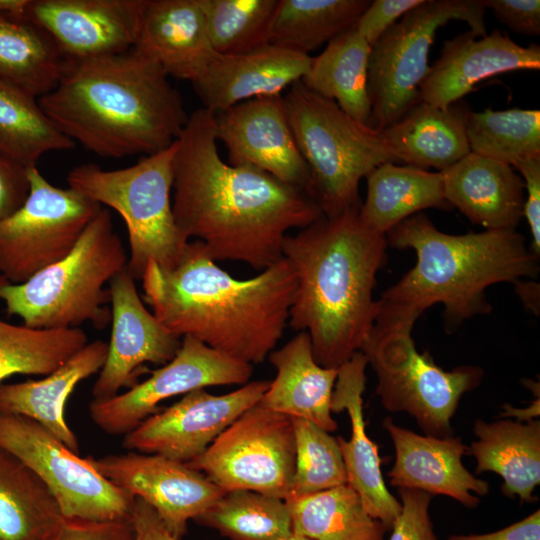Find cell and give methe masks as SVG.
I'll list each match as a JSON object with an SVG mask.
<instances>
[{
	"label": "cell",
	"instance_id": "53",
	"mask_svg": "<svg viewBox=\"0 0 540 540\" xmlns=\"http://www.w3.org/2000/svg\"><path fill=\"white\" fill-rule=\"evenodd\" d=\"M282 540H310V539L305 536L292 532L290 535H288Z\"/></svg>",
	"mask_w": 540,
	"mask_h": 540
},
{
	"label": "cell",
	"instance_id": "41",
	"mask_svg": "<svg viewBox=\"0 0 540 540\" xmlns=\"http://www.w3.org/2000/svg\"><path fill=\"white\" fill-rule=\"evenodd\" d=\"M292 422L295 468L290 494H313L347 484L338 439L310 421L292 418Z\"/></svg>",
	"mask_w": 540,
	"mask_h": 540
},
{
	"label": "cell",
	"instance_id": "6",
	"mask_svg": "<svg viewBox=\"0 0 540 540\" xmlns=\"http://www.w3.org/2000/svg\"><path fill=\"white\" fill-rule=\"evenodd\" d=\"M127 255L114 231L110 212L102 207L68 255L27 281L12 284L0 275V300L9 315L35 329H96L111 321L107 283L126 268Z\"/></svg>",
	"mask_w": 540,
	"mask_h": 540
},
{
	"label": "cell",
	"instance_id": "37",
	"mask_svg": "<svg viewBox=\"0 0 540 540\" xmlns=\"http://www.w3.org/2000/svg\"><path fill=\"white\" fill-rule=\"evenodd\" d=\"M465 130L470 152L510 165L540 158V111L467 110Z\"/></svg>",
	"mask_w": 540,
	"mask_h": 540
},
{
	"label": "cell",
	"instance_id": "7",
	"mask_svg": "<svg viewBox=\"0 0 540 540\" xmlns=\"http://www.w3.org/2000/svg\"><path fill=\"white\" fill-rule=\"evenodd\" d=\"M283 98L310 172L313 197L325 217L360 207L361 179L384 163L399 164L380 131L356 121L301 81L291 85Z\"/></svg>",
	"mask_w": 540,
	"mask_h": 540
},
{
	"label": "cell",
	"instance_id": "36",
	"mask_svg": "<svg viewBox=\"0 0 540 540\" xmlns=\"http://www.w3.org/2000/svg\"><path fill=\"white\" fill-rule=\"evenodd\" d=\"M75 143L45 115L38 98L0 80V154L27 168L51 151Z\"/></svg>",
	"mask_w": 540,
	"mask_h": 540
},
{
	"label": "cell",
	"instance_id": "18",
	"mask_svg": "<svg viewBox=\"0 0 540 540\" xmlns=\"http://www.w3.org/2000/svg\"><path fill=\"white\" fill-rule=\"evenodd\" d=\"M145 0H27L22 14L46 31L66 60L133 49Z\"/></svg>",
	"mask_w": 540,
	"mask_h": 540
},
{
	"label": "cell",
	"instance_id": "47",
	"mask_svg": "<svg viewBox=\"0 0 540 540\" xmlns=\"http://www.w3.org/2000/svg\"><path fill=\"white\" fill-rule=\"evenodd\" d=\"M28 193L27 168L0 154V222L23 204Z\"/></svg>",
	"mask_w": 540,
	"mask_h": 540
},
{
	"label": "cell",
	"instance_id": "48",
	"mask_svg": "<svg viewBox=\"0 0 540 540\" xmlns=\"http://www.w3.org/2000/svg\"><path fill=\"white\" fill-rule=\"evenodd\" d=\"M133 540H177L167 529L156 511L135 497L131 514Z\"/></svg>",
	"mask_w": 540,
	"mask_h": 540
},
{
	"label": "cell",
	"instance_id": "46",
	"mask_svg": "<svg viewBox=\"0 0 540 540\" xmlns=\"http://www.w3.org/2000/svg\"><path fill=\"white\" fill-rule=\"evenodd\" d=\"M523 179L525 196L523 216L531 233V251L540 256V158L524 160L514 166Z\"/></svg>",
	"mask_w": 540,
	"mask_h": 540
},
{
	"label": "cell",
	"instance_id": "52",
	"mask_svg": "<svg viewBox=\"0 0 540 540\" xmlns=\"http://www.w3.org/2000/svg\"><path fill=\"white\" fill-rule=\"evenodd\" d=\"M27 0H0V11L22 13Z\"/></svg>",
	"mask_w": 540,
	"mask_h": 540
},
{
	"label": "cell",
	"instance_id": "40",
	"mask_svg": "<svg viewBox=\"0 0 540 540\" xmlns=\"http://www.w3.org/2000/svg\"><path fill=\"white\" fill-rule=\"evenodd\" d=\"M278 0H201L208 36L218 54L250 52L270 44Z\"/></svg>",
	"mask_w": 540,
	"mask_h": 540
},
{
	"label": "cell",
	"instance_id": "4",
	"mask_svg": "<svg viewBox=\"0 0 540 540\" xmlns=\"http://www.w3.org/2000/svg\"><path fill=\"white\" fill-rule=\"evenodd\" d=\"M38 102L65 136L105 158L163 151L189 117L167 74L134 50L67 60L57 86Z\"/></svg>",
	"mask_w": 540,
	"mask_h": 540
},
{
	"label": "cell",
	"instance_id": "39",
	"mask_svg": "<svg viewBox=\"0 0 540 540\" xmlns=\"http://www.w3.org/2000/svg\"><path fill=\"white\" fill-rule=\"evenodd\" d=\"M195 521L229 540H282L292 533L284 500L248 490L225 492Z\"/></svg>",
	"mask_w": 540,
	"mask_h": 540
},
{
	"label": "cell",
	"instance_id": "49",
	"mask_svg": "<svg viewBox=\"0 0 540 540\" xmlns=\"http://www.w3.org/2000/svg\"><path fill=\"white\" fill-rule=\"evenodd\" d=\"M448 540H540V511L495 532L451 535Z\"/></svg>",
	"mask_w": 540,
	"mask_h": 540
},
{
	"label": "cell",
	"instance_id": "17",
	"mask_svg": "<svg viewBox=\"0 0 540 540\" xmlns=\"http://www.w3.org/2000/svg\"><path fill=\"white\" fill-rule=\"evenodd\" d=\"M214 125L229 164L263 171L314 199L310 172L294 139L281 94L252 98L215 113Z\"/></svg>",
	"mask_w": 540,
	"mask_h": 540
},
{
	"label": "cell",
	"instance_id": "26",
	"mask_svg": "<svg viewBox=\"0 0 540 540\" xmlns=\"http://www.w3.org/2000/svg\"><path fill=\"white\" fill-rule=\"evenodd\" d=\"M267 358L276 376L259 403L291 418L310 421L329 433L336 431L331 400L338 369L316 362L308 333L300 331Z\"/></svg>",
	"mask_w": 540,
	"mask_h": 540
},
{
	"label": "cell",
	"instance_id": "29",
	"mask_svg": "<svg viewBox=\"0 0 540 540\" xmlns=\"http://www.w3.org/2000/svg\"><path fill=\"white\" fill-rule=\"evenodd\" d=\"M473 431L477 440L468 448L477 461L476 473H497L505 496L535 501L533 491L540 483V422L480 419Z\"/></svg>",
	"mask_w": 540,
	"mask_h": 540
},
{
	"label": "cell",
	"instance_id": "2",
	"mask_svg": "<svg viewBox=\"0 0 540 540\" xmlns=\"http://www.w3.org/2000/svg\"><path fill=\"white\" fill-rule=\"evenodd\" d=\"M141 281L144 301L170 332L251 365L262 363L281 339L297 286L284 257L240 280L220 268L198 240L189 241L170 268L149 263Z\"/></svg>",
	"mask_w": 540,
	"mask_h": 540
},
{
	"label": "cell",
	"instance_id": "15",
	"mask_svg": "<svg viewBox=\"0 0 540 540\" xmlns=\"http://www.w3.org/2000/svg\"><path fill=\"white\" fill-rule=\"evenodd\" d=\"M269 383L248 382L223 395L211 394L205 388L193 390L124 435L122 446L188 463L202 454L243 412L257 404Z\"/></svg>",
	"mask_w": 540,
	"mask_h": 540
},
{
	"label": "cell",
	"instance_id": "20",
	"mask_svg": "<svg viewBox=\"0 0 540 540\" xmlns=\"http://www.w3.org/2000/svg\"><path fill=\"white\" fill-rule=\"evenodd\" d=\"M470 30L445 41L420 85V99L447 108L483 79L515 70H539L540 46L523 47L493 30L480 39Z\"/></svg>",
	"mask_w": 540,
	"mask_h": 540
},
{
	"label": "cell",
	"instance_id": "14",
	"mask_svg": "<svg viewBox=\"0 0 540 540\" xmlns=\"http://www.w3.org/2000/svg\"><path fill=\"white\" fill-rule=\"evenodd\" d=\"M253 365L185 336L176 355L144 381L110 398L93 399V422L111 435H126L171 397L209 386L248 383Z\"/></svg>",
	"mask_w": 540,
	"mask_h": 540
},
{
	"label": "cell",
	"instance_id": "24",
	"mask_svg": "<svg viewBox=\"0 0 540 540\" xmlns=\"http://www.w3.org/2000/svg\"><path fill=\"white\" fill-rule=\"evenodd\" d=\"M132 50L168 77L196 82L216 54L201 0H145Z\"/></svg>",
	"mask_w": 540,
	"mask_h": 540
},
{
	"label": "cell",
	"instance_id": "16",
	"mask_svg": "<svg viewBox=\"0 0 540 540\" xmlns=\"http://www.w3.org/2000/svg\"><path fill=\"white\" fill-rule=\"evenodd\" d=\"M87 459L113 485L149 504L177 540L189 520L225 493L203 473L160 455L131 451Z\"/></svg>",
	"mask_w": 540,
	"mask_h": 540
},
{
	"label": "cell",
	"instance_id": "33",
	"mask_svg": "<svg viewBox=\"0 0 540 540\" xmlns=\"http://www.w3.org/2000/svg\"><path fill=\"white\" fill-rule=\"evenodd\" d=\"M66 62L45 30L22 13L0 11V80L39 99L57 86Z\"/></svg>",
	"mask_w": 540,
	"mask_h": 540
},
{
	"label": "cell",
	"instance_id": "38",
	"mask_svg": "<svg viewBox=\"0 0 540 540\" xmlns=\"http://www.w3.org/2000/svg\"><path fill=\"white\" fill-rule=\"evenodd\" d=\"M88 343L80 328L35 329L0 318V384L17 375H48Z\"/></svg>",
	"mask_w": 540,
	"mask_h": 540
},
{
	"label": "cell",
	"instance_id": "23",
	"mask_svg": "<svg viewBox=\"0 0 540 540\" xmlns=\"http://www.w3.org/2000/svg\"><path fill=\"white\" fill-rule=\"evenodd\" d=\"M310 62L309 55L272 44L241 54L216 53L193 86L203 107L218 113L252 98L281 94L302 79Z\"/></svg>",
	"mask_w": 540,
	"mask_h": 540
},
{
	"label": "cell",
	"instance_id": "12",
	"mask_svg": "<svg viewBox=\"0 0 540 540\" xmlns=\"http://www.w3.org/2000/svg\"><path fill=\"white\" fill-rule=\"evenodd\" d=\"M185 464L224 492L248 490L285 500L295 468L292 418L258 402Z\"/></svg>",
	"mask_w": 540,
	"mask_h": 540
},
{
	"label": "cell",
	"instance_id": "42",
	"mask_svg": "<svg viewBox=\"0 0 540 540\" xmlns=\"http://www.w3.org/2000/svg\"><path fill=\"white\" fill-rule=\"evenodd\" d=\"M399 494L401 511L389 540H437L428 512L432 495L407 488H399Z\"/></svg>",
	"mask_w": 540,
	"mask_h": 540
},
{
	"label": "cell",
	"instance_id": "25",
	"mask_svg": "<svg viewBox=\"0 0 540 540\" xmlns=\"http://www.w3.org/2000/svg\"><path fill=\"white\" fill-rule=\"evenodd\" d=\"M444 195L485 230H514L523 217L525 186L512 166L470 152L441 171Z\"/></svg>",
	"mask_w": 540,
	"mask_h": 540
},
{
	"label": "cell",
	"instance_id": "43",
	"mask_svg": "<svg viewBox=\"0 0 540 540\" xmlns=\"http://www.w3.org/2000/svg\"><path fill=\"white\" fill-rule=\"evenodd\" d=\"M424 0H374L355 23L359 34L372 47L400 17Z\"/></svg>",
	"mask_w": 540,
	"mask_h": 540
},
{
	"label": "cell",
	"instance_id": "8",
	"mask_svg": "<svg viewBox=\"0 0 540 540\" xmlns=\"http://www.w3.org/2000/svg\"><path fill=\"white\" fill-rule=\"evenodd\" d=\"M176 149L177 141L126 168L104 170L82 164L67 175L69 187L122 217L130 247L126 269L134 280H141L151 262L163 268L174 266L189 242L172 210Z\"/></svg>",
	"mask_w": 540,
	"mask_h": 540
},
{
	"label": "cell",
	"instance_id": "22",
	"mask_svg": "<svg viewBox=\"0 0 540 540\" xmlns=\"http://www.w3.org/2000/svg\"><path fill=\"white\" fill-rule=\"evenodd\" d=\"M365 355L358 351L338 368L331 400L332 413L347 411L351 421L349 440L337 437L347 472V484L360 496L367 512L391 530L401 503L388 491L381 473L378 446L366 434L363 415Z\"/></svg>",
	"mask_w": 540,
	"mask_h": 540
},
{
	"label": "cell",
	"instance_id": "35",
	"mask_svg": "<svg viewBox=\"0 0 540 540\" xmlns=\"http://www.w3.org/2000/svg\"><path fill=\"white\" fill-rule=\"evenodd\" d=\"M368 0H278L270 44L308 55L351 28Z\"/></svg>",
	"mask_w": 540,
	"mask_h": 540
},
{
	"label": "cell",
	"instance_id": "50",
	"mask_svg": "<svg viewBox=\"0 0 540 540\" xmlns=\"http://www.w3.org/2000/svg\"><path fill=\"white\" fill-rule=\"evenodd\" d=\"M516 291L525 307L535 314L539 313V284L532 281H518L515 284Z\"/></svg>",
	"mask_w": 540,
	"mask_h": 540
},
{
	"label": "cell",
	"instance_id": "1",
	"mask_svg": "<svg viewBox=\"0 0 540 540\" xmlns=\"http://www.w3.org/2000/svg\"><path fill=\"white\" fill-rule=\"evenodd\" d=\"M215 113L192 112L177 138L172 210L180 232L200 241L213 261H238L264 270L283 257L293 228L323 213L304 190L247 166L222 160Z\"/></svg>",
	"mask_w": 540,
	"mask_h": 540
},
{
	"label": "cell",
	"instance_id": "51",
	"mask_svg": "<svg viewBox=\"0 0 540 540\" xmlns=\"http://www.w3.org/2000/svg\"><path fill=\"white\" fill-rule=\"evenodd\" d=\"M522 413H525L526 421L534 420L532 417L539 416V396L528 409H517L509 405L503 406L502 416H514L520 421Z\"/></svg>",
	"mask_w": 540,
	"mask_h": 540
},
{
	"label": "cell",
	"instance_id": "30",
	"mask_svg": "<svg viewBox=\"0 0 540 540\" xmlns=\"http://www.w3.org/2000/svg\"><path fill=\"white\" fill-rule=\"evenodd\" d=\"M367 194L359 208L362 222L385 235L405 219L428 208L450 209L441 171L384 163L367 176Z\"/></svg>",
	"mask_w": 540,
	"mask_h": 540
},
{
	"label": "cell",
	"instance_id": "9",
	"mask_svg": "<svg viewBox=\"0 0 540 540\" xmlns=\"http://www.w3.org/2000/svg\"><path fill=\"white\" fill-rule=\"evenodd\" d=\"M405 323H375L361 348L377 377L376 394L390 412H407L428 436H452L451 418L461 397L481 382L478 366L445 371L418 352Z\"/></svg>",
	"mask_w": 540,
	"mask_h": 540
},
{
	"label": "cell",
	"instance_id": "3",
	"mask_svg": "<svg viewBox=\"0 0 540 540\" xmlns=\"http://www.w3.org/2000/svg\"><path fill=\"white\" fill-rule=\"evenodd\" d=\"M359 208L323 215L283 243L297 277L288 323L308 333L325 368L338 369L361 351L379 312L373 291L388 243L362 222Z\"/></svg>",
	"mask_w": 540,
	"mask_h": 540
},
{
	"label": "cell",
	"instance_id": "44",
	"mask_svg": "<svg viewBox=\"0 0 540 540\" xmlns=\"http://www.w3.org/2000/svg\"><path fill=\"white\" fill-rule=\"evenodd\" d=\"M131 519L93 521L65 518L53 540H133Z\"/></svg>",
	"mask_w": 540,
	"mask_h": 540
},
{
	"label": "cell",
	"instance_id": "5",
	"mask_svg": "<svg viewBox=\"0 0 540 540\" xmlns=\"http://www.w3.org/2000/svg\"><path fill=\"white\" fill-rule=\"evenodd\" d=\"M386 239L392 247L414 250L416 263L377 300L379 323L414 326L425 310L443 304L445 324L454 329L491 312L489 286L536 278L540 271L539 257L516 229L447 234L420 212L391 229Z\"/></svg>",
	"mask_w": 540,
	"mask_h": 540
},
{
	"label": "cell",
	"instance_id": "19",
	"mask_svg": "<svg viewBox=\"0 0 540 540\" xmlns=\"http://www.w3.org/2000/svg\"><path fill=\"white\" fill-rule=\"evenodd\" d=\"M111 338L105 363L92 388L93 399L110 398L136 385L145 363L164 365L182 339L170 332L144 305L126 268L109 283Z\"/></svg>",
	"mask_w": 540,
	"mask_h": 540
},
{
	"label": "cell",
	"instance_id": "21",
	"mask_svg": "<svg viewBox=\"0 0 540 540\" xmlns=\"http://www.w3.org/2000/svg\"><path fill=\"white\" fill-rule=\"evenodd\" d=\"M383 426L395 447V463L388 472L392 486L445 495L468 508L480 502L472 493L485 496L489 492V484L464 467L462 457L469 448L460 437L420 435L391 419Z\"/></svg>",
	"mask_w": 540,
	"mask_h": 540
},
{
	"label": "cell",
	"instance_id": "32",
	"mask_svg": "<svg viewBox=\"0 0 540 540\" xmlns=\"http://www.w3.org/2000/svg\"><path fill=\"white\" fill-rule=\"evenodd\" d=\"M64 519L44 482L0 448V540H53Z\"/></svg>",
	"mask_w": 540,
	"mask_h": 540
},
{
	"label": "cell",
	"instance_id": "10",
	"mask_svg": "<svg viewBox=\"0 0 540 540\" xmlns=\"http://www.w3.org/2000/svg\"><path fill=\"white\" fill-rule=\"evenodd\" d=\"M483 0H424L391 26L371 47L368 61L369 126L381 131L420 99L428 55L437 30L465 21L477 37L487 35Z\"/></svg>",
	"mask_w": 540,
	"mask_h": 540
},
{
	"label": "cell",
	"instance_id": "27",
	"mask_svg": "<svg viewBox=\"0 0 540 540\" xmlns=\"http://www.w3.org/2000/svg\"><path fill=\"white\" fill-rule=\"evenodd\" d=\"M107 352L108 343L96 340L87 343L43 379L0 384V412L22 415L38 422L79 455V442L65 420L64 409L74 388L101 370Z\"/></svg>",
	"mask_w": 540,
	"mask_h": 540
},
{
	"label": "cell",
	"instance_id": "28",
	"mask_svg": "<svg viewBox=\"0 0 540 540\" xmlns=\"http://www.w3.org/2000/svg\"><path fill=\"white\" fill-rule=\"evenodd\" d=\"M454 104L441 108L420 100L380 131L399 164L443 171L470 153L465 130L468 109Z\"/></svg>",
	"mask_w": 540,
	"mask_h": 540
},
{
	"label": "cell",
	"instance_id": "31",
	"mask_svg": "<svg viewBox=\"0 0 540 540\" xmlns=\"http://www.w3.org/2000/svg\"><path fill=\"white\" fill-rule=\"evenodd\" d=\"M354 25L328 42L318 56L311 57L308 71L300 81L310 91L335 101L350 117L369 126L371 104L367 82L371 46Z\"/></svg>",
	"mask_w": 540,
	"mask_h": 540
},
{
	"label": "cell",
	"instance_id": "13",
	"mask_svg": "<svg viewBox=\"0 0 540 540\" xmlns=\"http://www.w3.org/2000/svg\"><path fill=\"white\" fill-rule=\"evenodd\" d=\"M0 448L44 482L65 518L131 519L135 497L113 485L38 422L0 412Z\"/></svg>",
	"mask_w": 540,
	"mask_h": 540
},
{
	"label": "cell",
	"instance_id": "45",
	"mask_svg": "<svg viewBox=\"0 0 540 540\" xmlns=\"http://www.w3.org/2000/svg\"><path fill=\"white\" fill-rule=\"evenodd\" d=\"M499 22L518 34L540 35L539 0H483Z\"/></svg>",
	"mask_w": 540,
	"mask_h": 540
},
{
	"label": "cell",
	"instance_id": "11",
	"mask_svg": "<svg viewBox=\"0 0 540 540\" xmlns=\"http://www.w3.org/2000/svg\"><path fill=\"white\" fill-rule=\"evenodd\" d=\"M29 193L0 222V275L20 284L74 248L103 206L74 190L52 185L37 166L27 167Z\"/></svg>",
	"mask_w": 540,
	"mask_h": 540
},
{
	"label": "cell",
	"instance_id": "34",
	"mask_svg": "<svg viewBox=\"0 0 540 540\" xmlns=\"http://www.w3.org/2000/svg\"><path fill=\"white\" fill-rule=\"evenodd\" d=\"M292 532L310 540H384L383 524L366 510L348 484L284 500Z\"/></svg>",
	"mask_w": 540,
	"mask_h": 540
}]
</instances>
